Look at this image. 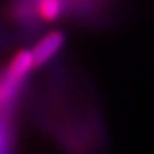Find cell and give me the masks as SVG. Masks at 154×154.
Returning a JSON list of instances; mask_svg holds the SVG:
<instances>
[{"label":"cell","mask_w":154,"mask_h":154,"mask_svg":"<svg viewBox=\"0 0 154 154\" xmlns=\"http://www.w3.org/2000/svg\"><path fill=\"white\" fill-rule=\"evenodd\" d=\"M8 17L23 29H32L35 24H39L32 0H11L8 5Z\"/></svg>","instance_id":"obj_4"},{"label":"cell","mask_w":154,"mask_h":154,"mask_svg":"<svg viewBox=\"0 0 154 154\" xmlns=\"http://www.w3.org/2000/svg\"><path fill=\"white\" fill-rule=\"evenodd\" d=\"M6 144H8V133H6V129L0 124V154H3Z\"/></svg>","instance_id":"obj_5"},{"label":"cell","mask_w":154,"mask_h":154,"mask_svg":"<svg viewBox=\"0 0 154 154\" xmlns=\"http://www.w3.org/2000/svg\"><path fill=\"white\" fill-rule=\"evenodd\" d=\"M35 69L30 48L18 50L11 57L0 75V114L11 109Z\"/></svg>","instance_id":"obj_1"},{"label":"cell","mask_w":154,"mask_h":154,"mask_svg":"<svg viewBox=\"0 0 154 154\" xmlns=\"http://www.w3.org/2000/svg\"><path fill=\"white\" fill-rule=\"evenodd\" d=\"M32 2L39 24H54L60 21L67 14L69 8L67 0H32Z\"/></svg>","instance_id":"obj_3"},{"label":"cell","mask_w":154,"mask_h":154,"mask_svg":"<svg viewBox=\"0 0 154 154\" xmlns=\"http://www.w3.org/2000/svg\"><path fill=\"white\" fill-rule=\"evenodd\" d=\"M66 44V33L60 29H51L44 33L36 44L30 48L35 67H42L48 64L52 58L63 50Z\"/></svg>","instance_id":"obj_2"}]
</instances>
